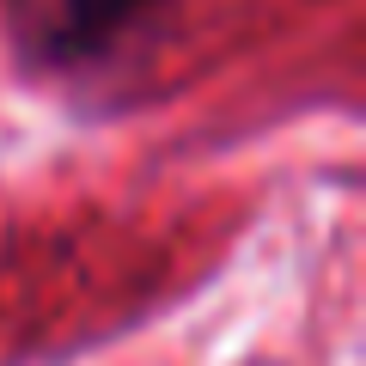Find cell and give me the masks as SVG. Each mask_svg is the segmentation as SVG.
<instances>
[{"instance_id":"1","label":"cell","mask_w":366,"mask_h":366,"mask_svg":"<svg viewBox=\"0 0 366 366\" xmlns=\"http://www.w3.org/2000/svg\"><path fill=\"white\" fill-rule=\"evenodd\" d=\"M153 0H49L43 13V43L55 55H98L122 37V25L147 13Z\"/></svg>"}]
</instances>
